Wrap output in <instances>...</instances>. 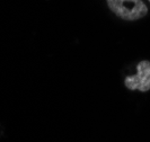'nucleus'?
Returning a JSON list of instances; mask_svg holds the SVG:
<instances>
[{
    "instance_id": "3",
    "label": "nucleus",
    "mask_w": 150,
    "mask_h": 142,
    "mask_svg": "<svg viewBox=\"0 0 150 142\" xmlns=\"http://www.w3.org/2000/svg\"><path fill=\"white\" fill-rule=\"evenodd\" d=\"M147 1H148V2H149V4H150V0H147Z\"/></svg>"
},
{
    "instance_id": "2",
    "label": "nucleus",
    "mask_w": 150,
    "mask_h": 142,
    "mask_svg": "<svg viewBox=\"0 0 150 142\" xmlns=\"http://www.w3.org/2000/svg\"><path fill=\"white\" fill-rule=\"evenodd\" d=\"M124 86L129 90H139L146 93L150 90V61L142 60L137 64V73L127 76Z\"/></svg>"
},
{
    "instance_id": "1",
    "label": "nucleus",
    "mask_w": 150,
    "mask_h": 142,
    "mask_svg": "<svg viewBox=\"0 0 150 142\" xmlns=\"http://www.w3.org/2000/svg\"><path fill=\"white\" fill-rule=\"evenodd\" d=\"M114 15L125 22H137L149 14L144 0H106Z\"/></svg>"
}]
</instances>
